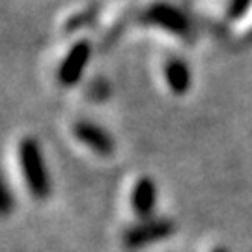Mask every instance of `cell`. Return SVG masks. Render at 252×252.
<instances>
[{
  "label": "cell",
  "mask_w": 252,
  "mask_h": 252,
  "mask_svg": "<svg viewBox=\"0 0 252 252\" xmlns=\"http://www.w3.org/2000/svg\"><path fill=\"white\" fill-rule=\"evenodd\" d=\"M213 252H228V251H226V249H215Z\"/></svg>",
  "instance_id": "30bf717a"
},
{
  "label": "cell",
  "mask_w": 252,
  "mask_h": 252,
  "mask_svg": "<svg viewBox=\"0 0 252 252\" xmlns=\"http://www.w3.org/2000/svg\"><path fill=\"white\" fill-rule=\"evenodd\" d=\"M252 0H232L230 2V8H228V15L230 17H241L245 11L249 9Z\"/></svg>",
  "instance_id": "9c48e42d"
},
{
  "label": "cell",
  "mask_w": 252,
  "mask_h": 252,
  "mask_svg": "<svg viewBox=\"0 0 252 252\" xmlns=\"http://www.w3.org/2000/svg\"><path fill=\"white\" fill-rule=\"evenodd\" d=\"M19 162L27 183V189L37 200H45L51 194V178L47 172L41 148L34 138H25L19 144Z\"/></svg>",
  "instance_id": "6da1fadb"
},
{
  "label": "cell",
  "mask_w": 252,
  "mask_h": 252,
  "mask_svg": "<svg viewBox=\"0 0 252 252\" xmlns=\"http://www.w3.org/2000/svg\"><path fill=\"white\" fill-rule=\"evenodd\" d=\"M249 41H252V30H251V36H249Z\"/></svg>",
  "instance_id": "8fae6325"
},
{
  "label": "cell",
  "mask_w": 252,
  "mask_h": 252,
  "mask_svg": "<svg viewBox=\"0 0 252 252\" xmlns=\"http://www.w3.org/2000/svg\"><path fill=\"white\" fill-rule=\"evenodd\" d=\"M97 11H99V8H97V6H94V8L84 9V11L79 13V15H73V17L67 21L65 30H67V32H73V30H79V28H84V27H88V25H92V23L95 21Z\"/></svg>",
  "instance_id": "ba28073f"
},
{
  "label": "cell",
  "mask_w": 252,
  "mask_h": 252,
  "mask_svg": "<svg viewBox=\"0 0 252 252\" xmlns=\"http://www.w3.org/2000/svg\"><path fill=\"white\" fill-rule=\"evenodd\" d=\"M166 84L176 95H183L190 88V69L181 58H170L164 63Z\"/></svg>",
  "instance_id": "52a82bcc"
},
{
  "label": "cell",
  "mask_w": 252,
  "mask_h": 252,
  "mask_svg": "<svg viewBox=\"0 0 252 252\" xmlns=\"http://www.w3.org/2000/svg\"><path fill=\"white\" fill-rule=\"evenodd\" d=\"M138 23L159 27L183 41H194V27L180 8L168 2H153L138 15Z\"/></svg>",
  "instance_id": "7a4b0ae2"
},
{
  "label": "cell",
  "mask_w": 252,
  "mask_h": 252,
  "mask_svg": "<svg viewBox=\"0 0 252 252\" xmlns=\"http://www.w3.org/2000/svg\"><path fill=\"white\" fill-rule=\"evenodd\" d=\"M73 133H75L79 142H82L86 148H90L92 152H95L97 155L108 157V155L114 153V140L103 127L95 126L92 122H79L73 127Z\"/></svg>",
  "instance_id": "5b68a950"
},
{
  "label": "cell",
  "mask_w": 252,
  "mask_h": 252,
  "mask_svg": "<svg viewBox=\"0 0 252 252\" xmlns=\"http://www.w3.org/2000/svg\"><path fill=\"white\" fill-rule=\"evenodd\" d=\"M176 232V224L170 219H146L124 232V245L127 249H142L155 241H162Z\"/></svg>",
  "instance_id": "3957f363"
},
{
  "label": "cell",
  "mask_w": 252,
  "mask_h": 252,
  "mask_svg": "<svg viewBox=\"0 0 252 252\" xmlns=\"http://www.w3.org/2000/svg\"><path fill=\"white\" fill-rule=\"evenodd\" d=\"M157 204V187L152 178H140L131 190V207L142 220L152 219Z\"/></svg>",
  "instance_id": "8992f818"
},
{
  "label": "cell",
  "mask_w": 252,
  "mask_h": 252,
  "mask_svg": "<svg viewBox=\"0 0 252 252\" xmlns=\"http://www.w3.org/2000/svg\"><path fill=\"white\" fill-rule=\"evenodd\" d=\"M90 54H92V45L86 39L77 41L69 49V53L65 54V58H63L60 67H58V73H56L58 82L62 86H65V88L75 86L79 82V79H81L84 67H86V62H88Z\"/></svg>",
  "instance_id": "277c9868"
}]
</instances>
